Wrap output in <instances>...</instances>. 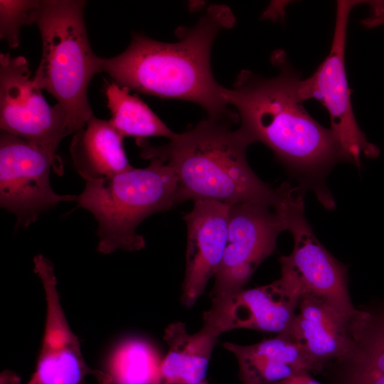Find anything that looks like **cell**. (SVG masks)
<instances>
[{"instance_id": "1", "label": "cell", "mask_w": 384, "mask_h": 384, "mask_svg": "<svg viewBox=\"0 0 384 384\" xmlns=\"http://www.w3.org/2000/svg\"><path fill=\"white\" fill-rule=\"evenodd\" d=\"M272 62L279 71L263 78L242 70L232 89L223 97L237 111L239 130L252 144L268 146L289 169L306 179L322 181L338 161L341 149L331 128L314 120L302 106L297 95L299 74L285 53L275 50Z\"/></svg>"}, {"instance_id": "2", "label": "cell", "mask_w": 384, "mask_h": 384, "mask_svg": "<svg viewBox=\"0 0 384 384\" xmlns=\"http://www.w3.org/2000/svg\"><path fill=\"white\" fill-rule=\"evenodd\" d=\"M230 9L211 5L193 27L181 32L176 43H164L134 33L128 48L110 58H101V72L117 85L165 99L193 102L210 118L238 120L223 97L225 89L210 69L211 47L218 33L234 25Z\"/></svg>"}, {"instance_id": "3", "label": "cell", "mask_w": 384, "mask_h": 384, "mask_svg": "<svg viewBox=\"0 0 384 384\" xmlns=\"http://www.w3.org/2000/svg\"><path fill=\"white\" fill-rule=\"evenodd\" d=\"M236 121L208 117L162 146L138 139L140 156L159 159L174 171L180 203L210 200L230 206L250 201L276 204L281 186L272 188L252 170L246 159L251 143L239 129H232Z\"/></svg>"}, {"instance_id": "4", "label": "cell", "mask_w": 384, "mask_h": 384, "mask_svg": "<svg viewBox=\"0 0 384 384\" xmlns=\"http://www.w3.org/2000/svg\"><path fill=\"white\" fill-rule=\"evenodd\" d=\"M85 1L43 0L36 11L42 56L33 78L65 111L73 134L93 115L87 90L101 72V58L93 53L84 21Z\"/></svg>"}, {"instance_id": "5", "label": "cell", "mask_w": 384, "mask_h": 384, "mask_svg": "<svg viewBox=\"0 0 384 384\" xmlns=\"http://www.w3.org/2000/svg\"><path fill=\"white\" fill-rule=\"evenodd\" d=\"M148 166L114 176L87 181L76 196L78 207L88 210L97 222V250L104 254L144 248V237L137 233L149 215L179 204L174 171L159 159Z\"/></svg>"}, {"instance_id": "6", "label": "cell", "mask_w": 384, "mask_h": 384, "mask_svg": "<svg viewBox=\"0 0 384 384\" xmlns=\"http://www.w3.org/2000/svg\"><path fill=\"white\" fill-rule=\"evenodd\" d=\"M365 1H337L335 27L330 51L311 76L300 80L297 95L300 102L316 99L327 110L342 159L360 166L362 154L376 158L378 148L369 142L359 128L351 102L345 70L346 30L353 8Z\"/></svg>"}, {"instance_id": "7", "label": "cell", "mask_w": 384, "mask_h": 384, "mask_svg": "<svg viewBox=\"0 0 384 384\" xmlns=\"http://www.w3.org/2000/svg\"><path fill=\"white\" fill-rule=\"evenodd\" d=\"M56 152L19 137L1 131L0 205L13 213L16 225L27 228L39 216L76 196L59 195L50 182Z\"/></svg>"}, {"instance_id": "8", "label": "cell", "mask_w": 384, "mask_h": 384, "mask_svg": "<svg viewBox=\"0 0 384 384\" xmlns=\"http://www.w3.org/2000/svg\"><path fill=\"white\" fill-rule=\"evenodd\" d=\"M278 204L250 201L230 206L227 245L211 299L244 289L257 267L274 252L279 234L287 230Z\"/></svg>"}, {"instance_id": "9", "label": "cell", "mask_w": 384, "mask_h": 384, "mask_svg": "<svg viewBox=\"0 0 384 384\" xmlns=\"http://www.w3.org/2000/svg\"><path fill=\"white\" fill-rule=\"evenodd\" d=\"M282 210L287 230L294 238V247L290 255L279 258L281 275L297 283L303 295L320 297L345 316L354 319L359 311L349 298L346 268L312 232L304 216L301 192H291L284 199Z\"/></svg>"}, {"instance_id": "10", "label": "cell", "mask_w": 384, "mask_h": 384, "mask_svg": "<svg viewBox=\"0 0 384 384\" xmlns=\"http://www.w3.org/2000/svg\"><path fill=\"white\" fill-rule=\"evenodd\" d=\"M23 56L0 54L1 131L56 152L62 139L73 134L64 109L50 106L30 78Z\"/></svg>"}, {"instance_id": "11", "label": "cell", "mask_w": 384, "mask_h": 384, "mask_svg": "<svg viewBox=\"0 0 384 384\" xmlns=\"http://www.w3.org/2000/svg\"><path fill=\"white\" fill-rule=\"evenodd\" d=\"M302 296L294 282L281 275L270 284L212 299L203 313V326L219 336L240 329L286 334Z\"/></svg>"}, {"instance_id": "12", "label": "cell", "mask_w": 384, "mask_h": 384, "mask_svg": "<svg viewBox=\"0 0 384 384\" xmlns=\"http://www.w3.org/2000/svg\"><path fill=\"white\" fill-rule=\"evenodd\" d=\"M34 272L45 292L46 316L36 370L37 384H80L88 375L101 384H110L107 373L90 368L82 354L78 339L63 310L52 262L42 255L33 258Z\"/></svg>"}, {"instance_id": "13", "label": "cell", "mask_w": 384, "mask_h": 384, "mask_svg": "<svg viewBox=\"0 0 384 384\" xmlns=\"http://www.w3.org/2000/svg\"><path fill=\"white\" fill-rule=\"evenodd\" d=\"M183 215L187 227L186 270L181 302L192 306L217 272L224 256L230 205L210 200L193 201Z\"/></svg>"}, {"instance_id": "14", "label": "cell", "mask_w": 384, "mask_h": 384, "mask_svg": "<svg viewBox=\"0 0 384 384\" xmlns=\"http://www.w3.org/2000/svg\"><path fill=\"white\" fill-rule=\"evenodd\" d=\"M354 319L345 316L321 297L306 294L301 297L292 326L284 334L320 370L326 362L342 360L351 353Z\"/></svg>"}, {"instance_id": "15", "label": "cell", "mask_w": 384, "mask_h": 384, "mask_svg": "<svg viewBox=\"0 0 384 384\" xmlns=\"http://www.w3.org/2000/svg\"><path fill=\"white\" fill-rule=\"evenodd\" d=\"M223 346L235 357L242 384H274L317 370L303 350L284 334L252 345L226 342Z\"/></svg>"}, {"instance_id": "16", "label": "cell", "mask_w": 384, "mask_h": 384, "mask_svg": "<svg viewBox=\"0 0 384 384\" xmlns=\"http://www.w3.org/2000/svg\"><path fill=\"white\" fill-rule=\"evenodd\" d=\"M123 139L108 120L94 114L74 134L70 154L75 169L85 182L108 178L133 168Z\"/></svg>"}, {"instance_id": "17", "label": "cell", "mask_w": 384, "mask_h": 384, "mask_svg": "<svg viewBox=\"0 0 384 384\" xmlns=\"http://www.w3.org/2000/svg\"><path fill=\"white\" fill-rule=\"evenodd\" d=\"M219 336L204 326L198 332L190 334L184 323L169 324L164 336L169 350L154 384H196L204 380Z\"/></svg>"}, {"instance_id": "18", "label": "cell", "mask_w": 384, "mask_h": 384, "mask_svg": "<svg viewBox=\"0 0 384 384\" xmlns=\"http://www.w3.org/2000/svg\"><path fill=\"white\" fill-rule=\"evenodd\" d=\"M353 326L354 346L338 376L340 384H384V314L362 312Z\"/></svg>"}, {"instance_id": "19", "label": "cell", "mask_w": 384, "mask_h": 384, "mask_svg": "<svg viewBox=\"0 0 384 384\" xmlns=\"http://www.w3.org/2000/svg\"><path fill=\"white\" fill-rule=\"evenodd\" d=\"M115 82L108 84L105 94L107 107L111 114L110 124L124 138L134 137L145 139L149 137H164L174 139L172 132L137 95Z\"/></svg>"}, {"instance_id": "20", "label": "cell", "mask_w": 384, "mask_h": 384, "mask_svg": "<svg viewBox=\"0 0 384 384\" xmlns=\"http://www.w3.org/2000/svg\"><path fill=\"white\" fill-rule=\"evenodd\" d=\"M163 358L150 343L139 338L122 342L108 365L110 384H154Z\"/></svg>"}, {"instance_id": "21", "label": "cell", "mask_w": 384, "mask_h": 384, "mask_svg": "<svg viewBox=\"0 0 384 384\" xmlns=\"http://www.w3.org/2000/svg\"><path fill=\"white\" fill-rule=\"evenodd\" d=\"M41 1L1 0L0 38L6 40L11 48L19 46L21 26L35 23L36 11Z\"/></svg>"}, {"instance_id": "22", "label": "cell", "mask_w": 384, "mask_h": 384, "mask_svg": "<svg viewBox=\"0 0 384 384\" xmlns=\"http://www.w3.org/2000/svg\"><path fill=\"white\" fill-rule=\"evenodd\" d=\"M274 384H323L314 379L308 372L303 373Z\"/></svg>"}, {"instance_id": "23", "label": "cell", "mask_w": 384, "mask_h": 384, "mask_svg": "<svg viewBox=\"0 0 384 384\" xmlns=\"http://www.w3.org/2000/svg\"><path fill=\"white\" fill-rule=\"evenodd\" d=\"M26 384H37L36 380L33 375L31 376V379Z\"/></svg>"}, {"instance_id": "24", "label": "cell", "mask_w": 384, "mask_h": 384, "mask_svg": "<svg viewBox=\"0 0 384 384\" xmlns=\"http://www.w3.org/2000/svg\"><path fill=\"white\" fill-rule=\"evenodd\" d=\"M196 384H208V383L206 382V380H203V381H201V382H200L198 383H196Z\"/></svg>"}, {"instance_id": "25", "label": "cell", "mask_w": 384, "mask_h": 384, "mask_svg": "<svg viewBox=\"0 0 384 384\" xmlns=\"http://www.w3.org/2000/svg\"><path fill=\"white\" fill-rule=\"evenodd\" d=\"M80 384H85V380H83Z\"/></svg>"}]
</instances>
